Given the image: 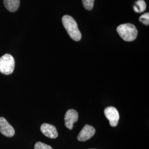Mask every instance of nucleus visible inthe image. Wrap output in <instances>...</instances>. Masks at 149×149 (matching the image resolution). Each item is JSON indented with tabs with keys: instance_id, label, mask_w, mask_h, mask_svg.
Here are the masks:
<instances>
[{
	"instance_id": "1",
	"label": "nucleus",
	"mask_w": 149,
	"mask_h": 149,
	"mask_svg": "<svg viewBox=\"0 0 149 149\" xmlns=\"http://www.w3.org/2000/svg\"><path fill=\"white\" fill-rule=\"evenodd\" d=\"M62 23L66 32L72 39L76 42L81 40L82 38L81 33L79 29L76 22L72 17L68 15L63 16L62 18Z\"/></svg>"
},
{
	"instance_id": "2",
	"label": "nucleus",
	"mask_w": 149,
	"mask_h": 149,
	"mask_svg": "<svg viewBox=\"0 0 149 149\" xmlns=\"http://www.w3.org/2000/svg\"><path fill=\"white\" fill-rule=\"evenodd\" d=\"M117 31L120 37L126 42L134 41L138 34L136 27L131 23H126L119 26Z\"/></svg>"
},
{
	"instance_id": "3",
	"label": "nucleus",
	"mask_w": 149,
	"mask_h": 149,
	"mask_svg": "<svg viewBox=\"0 0 149 149\" xmlns=\"http://www.w3.org/2000/svg\"><path fill=\"white\" fill-rule=\"evenodd\" d=\"M15 61L13 57L9 54H6L0 58V72L9 75L15 69Z\"/></svg>"
},
{
	"instance_id": "4",
	"label": "nucleus",
	"mask_w": 149,
	"mask_h": 149,
	"mask_svg": "<svg viewBox=\"0 0 149 149\" xmlns=\"http://www.w3.org/2000/svg\"><path fill=\"white\" fill-rule=\"evenodd\" d=\"M104 112L110 125L113 127H116L119 120V114L117 109L113 107H108L104 109Z\"/></svg>"
},
{
	"instance_id": "5",
	"label": "nucleus",
	"mask_w": 149,
	"mask_h": 149,
	"mask_svg": "<svg viewBox=\"0 0 149 149\" xmlns=\"http://www.w3.org/2000/svg\"><path fill=\"white\" fill-rule=\"evenodd\" d=\"M0 132L6 137L11 138L15 135V131L5 118L0 117Z\"/></svg>"
},
{
	"instance_id": "6",
	"label": "nucleus",
	"mask_w": 149,
	"mask_h": 149,
	"mask_svg": "<svg viewBox=\"0 0 149 149\" xmlns=\"http://www.w3.org/2000/svg\"><path fill=\"white\" fill-rule=\"evenodd\" d=\"M79 118L78 113L74 109H69L65 113L64 120L66 127L70 130H72L74 124Z\"/></svg>"
},
{
	"instance_id": "7",
	"label": "nucleus",
	"mask_w": 149,
	"mask_h": 149,
	"mask_svg": "<svg viewBox=\"0 0 149 149\" xmlns=\"http://www.w3.org/2000/svg\"><path fill=\"white\" fill-rule=\"evenodd\" d=\"M95 132V129L92 126L86 125L77 136V140L80 141H86L91 138Z\"/></svg>"
},
{
	"instance_id": "8",
	"label": "nucleus",
	"mask_w": 149,
	"mask_h": 149,
	"mask_svg": "<svg viewBox=\"0 0 149 149\" xmlns=\"http://www.w3.org/2000/svg\"><path fill=\"white\" fill-rule=\"evenodd\" d=\"M42 133L47 137L50 139H56L58 136L56 128L53 125L44 123L40 127Z\"/></svg>"
},
{
	"instance_id": "9",
	"label": "nucleus",
	"mask_w": 149,
	"mask_h": 149,
	"mask_svg": "<svg viewBox=\"0 0 149 149\" xmlns=\"http://www.w3.org/2000/svg\"><path fill=\"white\" fill-rule=\"evenodd\" d=\"M3 3L8 11L14 12L19 8L20 0H3Z\"/></svg>"
},
{
	"instance_id": "10",
	"label": "nucleus",
	"mask_w": 149,
	"mask_h": 149,
	"mask_svg": "<svg viewBox=\"0 0 149 149\" xmlns=\"http://www.w3.org/2000/svg\"><path fill=\"white\" fill-rule=\"evenodd\" d=\"M138 9V13L143 12L146 8V4L144 0H138L135 2V6Z\"/></svg>"
},
{
	"instance_id": "11",
	"label": "nucleus",
	"mask_w": 149,
	"mask_h": 149,
	"mask_svg": "<svg viewBox=\"0 0 149 149\" xmlns=\"http://www.w3.org/2000/svg\"><path fill=\"white\" fill-rule=\"evenodd\" d=\"M82 1L84 7L86 10L88 11L92 10L94 5L95 0H82Z\"/></svg>"
},
{
	"instance_id": "12",
	"label": "nucleus",
	"mask_w": 149,
	"mask_h": 149,
	"mask_svg": "<svg viewBox=\"0 0 149 149\" xmlns=\"http://www.w3.org/2000/svg\"><path fill=\"white\" fill-rule=\"evenodd\" d=\"M139 21L143 23L146 26H149V13H144L142 16H140L139 18Z\"/></svg>"
},
{
	"instance_id": "13",
	"label": "nucleus",
	"mask_w": 149,
	"mask_h": 149,
	"mask_svg": "<svg viewBox=\"0 0 149 149\" xmlns=\"http://www.w3.org/2000/svg\"><path fill=\"white\" fill-rule=\"evenodd\" d=\"M34 149H53L50 146L42 142H37L35 144Z\"/></svg>"
},
{
	"instance_id": "14",
	"label": "nucleus",
	"mask_w": 149,
	"mask_h": 149,
	"mask_svg": "<svg viewBox=\"0 0 149 149\" xmlns=\"http://www.w3.org/2000/svg\"></svg>"
}]
</instances>
